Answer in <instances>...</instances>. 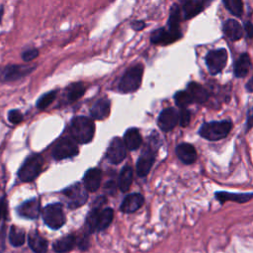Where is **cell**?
I'll use <instances>...</instances> for the list:
<instances>
[{
    "mask_svg": "<svg viewBox=\"0 0 253 253\" xmlns=\"http://www.w3.org/2000/svg\"><path fill=\"white\" fill-rule=\"evenodd\" d=\"M114 218V211L111 208L101 209V207L93 206L85 220L86 234L105 230Z\"/></svg>",
    "mask_w": 253,
    "mask_h": 253,
    "instance_id": "obj_1",
    "label": "cell"
},
{
    "mask_svg": "<svg viewBox=\"0 0 253 253\" xmlns=\"http://www.w3.org/2000/svg\"><path fill=\"white\" fill-rule=\"evenodd\" d=\"M71 138L80 144L90 142L95 133L94 122L87 117H75L70 123Z\"/></svg>",
    "mask_w": 253,
    "mask_h": 253,
    "instance_id": "obj_2",
    "label": "cell"
},
{
    "mask_svg": "<svg viewBox=\"0 0 253 253\" xmlns=\"http://www.w3.org/2000/svg\"><path fill=\"white\" fill-rule=\"evenodd\" d=\"M232 128L231 121H217L204 123L199 129V134L211 141H216L221 138H224Z\"/></svg>",
    "mask_w": 253,
    "mask_h": 253,
    "instance_id": "obj_3",
    "label": "cell"
},
{
    "mask_svg": "<svg viewBox=\"0 0 253 253\" xmlns=\"http://www.w3.org/2000/svg\"><path fill=\"white\" fill-rule=\"evenodd\" d=\"M157 142V139L150 137L148 138L147 143L144 145L143 150L136 162V173L139 177H145L149 173L155 160V154L158 148Z\"/></svg>",
    "mask_w": 253,
    "mask_h": 253,
    "instance_id": "obj_4",
    "label": "cell"
},
{
    "mask_svg": "<svg viewBox=\"0 0 253 253\" xmlns=\"http://www.w3.org/2000/svg\"><path fill=\"white\" fill-rule=\"evenodd\" d=\"M143 66L136 64L129 67L121 78L118 89L122 93H131L138 89L141 84Z\"/></svg>",
    "mask_w": 253,
    "mask_h": 253,
    "instance_id": "obj_5",
    "label": "cell"
},
{
    "mask_svg": "<svg viewBox=\"0 0 253 253\" xmlns=\"http://www.w3.org/2000/svg\"><path fill=\"white\" fill-rule=\"evenodd\" d=\"M43 158L40 154H32L26 158L18 171V177L22 182H32L42 171Z\"/></svg>",
    "mask_w": 253,
    "mask_h": 253,
    "instance_id": "obj_6",
    "label": "cell"
},
{
    "mask_svg": "<svg viewBox=\"0 0 253 253\" xmlns=\"http://www.w3.org/2000/svg\"><path fill=\"white\" fill-rule=\"evenodd\" d=\"M42 216L45 225L51 229H59L66 221L65 213L59 203L49 204L45 206L42 211Z\"/></svg>",
    "mask_w": 253,
    "mask_h": 253,
    "instance_id": "obj_7",
    "label": "cell"
},
{
    "mask_svg": "<svg viewBox=\"0 0 253 253\" xmlns=\"http://www.w3.org/2000/svg\"><path fill=\"white\" fill-rule=\"evenodd\" d=\"M67 201V207L71 210L82 207L88 200V193L80 183H75L62 191Z\"/></svg>",
    "mask_w": 253,
    "mask_h": 253,
    "instance_id": "obj_8",
    "label": "cell"
},
{
    "mask_svg": "<svg viewBox=\"0 0 253 253\" xmlns=\"http://www.w3.org/2000/svg\"><path fill=\"white\" fill-rule=\"evenodd\" d=\"M36 65L32 64H8L0 69V81L10 82L19 80L30 74Z\"/></svg>",
    "mask_w": 253,
    "mask_h": 253,
    "instance_id": "obj_9",
    "label": "cell"
},
{
    "mask_svg": "<svg viewBox=\"0 0 253 253\" xmlns=\"http://www.w3.org/2000/svg\"><path fill=\"white\" fill-rule=\"evenodd\" d=\"M77 143L70 137H62L54 145L51 155L55 160L71 158L78 154Z\"/></svg>",
    "mask_w": 253,
    "mask_h": 253,
    "instance_id": "obj_10",
    "label": "cell"
},
{
    "mask_svg": "<svg viewBox=\"0 0 253 253\" xmlns=\"http://www.w3.org/2000/svg\"><path fill=\"white\" fill-rule=\"evenodd\" d=\"M227 61V51L224 48H218L209 51L206 56V63L211 74L219 73Z\"/></svg>",
    "mask_w": 253,
    "mask_h": 253,
    "instance_id": "obj_11",
    "label": "cell"
},
{
    "mask_svg": "<svg viewBox=\"0 0 253 253\" xmlns=\"http://www.w3.org/2000/svg\"><path fill=\"white\" fill-rule=\"evenodd\" d=\"M126 151L123 140L119 137H115L109 144L106 152L107 159L112 164L121 163L126 157Z\"/></svg>",
    "mask_w": 253,
    "mask_h": 253,
    "instance_id": "obj_12",
    "label": "cell"
},
{
    "mask_svg": "<svg viewBox=\"0 0 253 253\" xmlns=\"http://www.w3.org/2000/svg\"><path fill=\"white\" fill-rule=\"evenodd\" d=\"M182 37V33H173L166 28H160L152 32L150 42L154 44H169Z\"/></svg>",
    "mask_w": 253,
    "mask_h": 253,
    "instance_id": "obj_13",
    "label": "cell"
},
{
    "mask_svg": "<svg viewBox=\"0 0 253 253\" xmlns=\"http://www.w3.org/2000/svg\"><path fill=\"white\" fill-rule=\"evenodd\" d=\"M41 204L40 201L36 198L25 201L17 208V213L28 219H35L40 215Z\"/></svg>",
    "mask_w": 253,
    "mask_h": 253,
    "instance_id": "obj_14",
    "label": "cell"
},
{
    "mask_svg": "<svg viewBox=\"0 0 253 253\" xmlns=\"http://www.w3.org/2000/svg\"><path fill=\"white\" fill-rule=\"evenodd\" d=\"M178 123V112L174 108L164 109L158 116L157 124L163 131H169L175 127Z\"/></svg>",
    "mask_w": 253,
    "mask_h": 253,
    "instance_id": "obj_15",
    "label": "cell"
},
{
    "mask_svg": "<svg viewBox=\"0 0 253 253\" xmlns=\"http://www.w3.org/2000/svg\"><path fill=\"white\" fill-rule=\"evenodd\" d=\"M102 180V171L98 168H91L85 172L83 177V187L88 192H96Z\"/></svg>",
    "mask_w": 253,
    "mask_h": 253,
    "instance_id": "obj_16",
    "label": "cell"
},
{
    "mask_svg": "<svg viewBox=\"0 0 253 253\" xmlns=\"http://www.w3.org/2000/svg\"><path fill=\"white\" fill-rule=\"evenodd\" d=\"M78 245V235L67 234L52 243V249L56 253H66Z\"/></svg>",
    "mask_w": 253,
    "mask_h": 253,
    "instance_id": "obj_17",
    "label": "cell"
},
{
    "mask_svg": "<svg viewBox=\"0 0 253 253\" xmlns=\"http://www.w3.org/2000/svg\"><path fill=\"white\" fill-rule=\"evenodd\" d=\"M143 204V197L139 193H132L125 197L121 204L120 210L126 213L136 211Z\"/></svg>",
    "mask_w": 253,
    "mask_h": 253,
    "instance_id": "obj_18",
    "label": "cell"
},
{
    "mask_svg": "<svg viewBox=\"0 0 253 253\" xmlns=\"http://www.w3.org/2000/svg\"><path fill=\"white\" fill-rule=\"evenodd\" d=\"M28 245L34 253H45L47 251L48 242L38 230H32L28 234Z\"/></svg>",
    "mask_w": 253,
    "mask_h": 253,
    "instance_id": "obj_19",
    "label": "cell"
},
{
    "mask_svg": "<svg viewBox=\"0 0 253 253\" xmlns=\"http://www.w3.org/2000/svg\"><path fill=\"white\" fill-rule=\"evenodd\" d=\"M176 155L178 158L187 165L193 164L197 160V151L195 147L190 143H180L176 147Z\"/></svg>",
    "mask_w": 253,
    "mask_h": 253,
    "instance_id": "obj_20",
    "label": "cell"
},
{
    "mask_svg": "<svg viewBox=\"0 0 253 253\" xmlns=\"http://www.w3.org/2000/svg\"><path fill=\"white\" fill-rule=\"evenodd\" d=\"M111 102L107 98H101L97 100L90 109L91 117L95 120H104L110 114Z\"/></svg>",
    "mask_w": 253,
    "mask_h": 253,
    "instance_id": "obj_21",
    "label": "cell"
},
{
    "mask_svg": "<svg viewBox=\"0 0 253 253\" xmlns=\"http://www.w3.org/2000/svg\"><path fill=\"white\" fill-rule=\"evenodd\" d=\"M186 91L190 94L191 98L193 99V102H196L199 104L206 103L210 97L208 90L197 82L189 83Z\"/></svg>",
    "mask_w": 253,
    "mask_h": 253,
    "instance_id": "obj_22",
    "label": "cell"
},
{
    "mask_svg": "<svg viewBox=\"0 0 253 253\" xmlns=\"http://www.w3.org/2000/svg\"><path fill=\"white\" fill-rule=\"evenodd\" d=\"M124 144L128 150H136L142 143L141 135L136 127H129L124 135Z\"/></svg>",
    "mask_w": 253,
    "mask_h": 253,
    "instance_id": "obj_23",
    "label": "cell"
},
{
    "mask_svg": "<svg viewBox=\"0 0 253 253\" xmlns=\"http://www.w3.org/2000/svg\"><path fill=\"white\" fill-rule=\"evenodd\" d=\"M224 35L231 41H238L243 37V29L241 25L234 19H228L223 24Z\"/></svg>",
    "mask_w": 253,
    "mask_h": 253,
    "instance_id": "obj_24",
    "label": "cell"
},
{
    "mask_svg": "<svg viewBox=\"0 0 253 253\" xmlns=\"http://www.w3.org/2000/svg\"><path fill=\"white\" fill-rule=\"evenodd\" d=\"M207 3L205 1H184L182 3V14L184 20H189L201 13L205 5Z\"/></svg>",
    "mask_w": 253,
    "mask_h": 253,
    "instance_id": "obj_25",
    "label": "cell"
},
{
    "mask_svg": "<svg viewBox=\"0 0 253 253\" xmlns=\"http://www.w3.org/2000/svg\"><path fill=\"white\" fill-rule=\"evenodd\" d=\"M215 198L220 204H224L227 201L243 204L252 199V193L236 194V193H228V192H216Z\"/></svg>",
    "mask_w": 253,
    "mask_h": 253,
    "instance_id": "obj_26",
    "label": "cell"
},
{
    "mask_svg": "<svg viewBox=\"0 0 253 253\" xmlns=\"http://www.w3.org/2000/svg\"><path fill=\"white\" fill-rule=\"evenodd\" d=\"M251 67V59L248 53H241L234 63V75L238 78L245 77Z\"/></svg>",
    "mask_w": 253,
    "mask_h": 253,
    "instance_id": "obj_27",
    "label": "cell"
},
{
    "mask_svg": "<svg viewBox=\"0 0 253 253\" xmlns=\"http://www.w3.org/2000/svg\"><path fill=\"white\" fill-rule=\"evenodd\" d=\"M132 177H133V170L131 166L125 165L119 174L118 186L122 192L126 193L129 190V187L132 183Z\"/></svg>",
    "mask_w": 253,
    "mask_h": 253,
    "instance_id": "obj_28",
    "label": "cell"
},
{
    "mask_svg": "<svg viewBox=\"0 0 253 253\" xmlns=\"http://www.w3.org/2000/svg\"><path fill=\"white\" fill-rule=\"evenodd\" d=\"M9 242L13 247H21L26 242V232L23 228L11 225L8 233Z\"/></svg>",
    "mask_w": 253,
    "mask_h": 253,
    "instance_id": "obj_29",
    "label": "cell"
},
{
    "mask_svg": "<svg viewBox=\"0 0 253 253\" xmlns=\"http://www.w3.org/2000/svg\"><path fill=\"white\" fill-rule=\"evenodd\" d=\"M180 20H181V10L177 4H174L172 5L170 10L167 29L173 33H181L180 26H179Z\"/></svg>",
    "mask_w": 253,
    "mask_h": 253,
    "instance_id": "obj_30",
    "label": "cell"
},
{
    "mask_svg": "<svg viewBox=\"0 0 253 253\" xmlns=\"http://www.w3.org/2000/svg\"><path fill=\"white\" fill-rule=\"evenodd\" d=\"M85 92V86L82 82H76V83H72L70 84L65 91V96L66 99L69 103L75 102L76 100H78L79 98L82 97V95Z\"/></svg>",
    "mask_w": 253,
    "mask_h": 253,
    "instance_id": "obj_31",
    "label": "cell"
},
{
    "mask_svg": "<svg viewBox=\"0 0 253 253\" xmlns=\"http://www.w3.org/2000/svg\"><path fill=\"white\" fill-rule=\"evenodd\" d=\"M223 5L234 16H241L243 12V3L240 0H224Z\"/></svg>",
    "mask_w": 253,
    "mask_h": 253,
    "instance_id": "obj_32",
    "label": "cell"
},
{
    "mask_svg": "<svg viewBox=\"0 0 253 253\" xmlns=\"http://www.w3.org/2000/svg\"><path fill=\"white\" fill-rule=\"evenodd\" d=\"M56 93L57 92L53 90V91H49V92L42 95L37 101V108L40 110H44L45 108H47L55 99Z\"/></svg>",
    "mask_w": 253,
    "mask_h": 253,
    "instance_id": "obj_33",
    "label": "cell"
},
{
    "mask_svg": "<svg viewBox=\"0 0 253 253\" xmlns=\"http://www.w3.org/2000/svg\"><path fill=\"white\" fill-rule=\"evenodd\" d=\"M174 99H175L176 105L178 107H180L181 109L187 108V106H189L192 103H194L193 99L191 98L190 94L187 91H179V92H177L175 94V96H174Z\"/></svg>",
    "mask_w": 253,
    "mask_h": 253,
    "instance_id": "obj_34",
    "label": "cell"
},
{
    "mask_svg": "<svg viewBox=\"0 0 253 253\" xmlns=\"http://www.w3.org/2000/svg\"><path fill=\"white\" fill-rule=\"evenodd\" d=\"M190 120H191V114L187 108L181 109L180 112H178V122L181 126L186 127L190 124Z\"/></svg>",
    "mask_w": 253,
    "mask_h": 253,
    "instance_id": "obj_35",
    "label": "cell"
},
{
    "mask_svg": "<svg viewBox=\"0 0 253 253\" xmlns=\"http://www.w3.org/2000/svg\"><path fill=\"white\" fill-rule=\"evenodd\" d=\"M8 121L13 125H17L23 121V115L19 110H11L8 113Z\"/></svg>",
    "mask_w": 253,
    "mask_h": 253,
    "instance_id": "obj_36",
    "label": "cell"
},
{
    "mask_svg": "<svg viewBox=\"0 0 253 253\" xmlns=\"http://www.w3.org/2000/svg\"><path fill=\"white\" fill-rule=\"evenodd\" d=\"M38 55H39V50L37 48H28L22 52V58L26 62L32 61Z\"/></svg>",
    "mask_w": 253,
    "mask_h": 253,
    "instance_id": "obj_37",
    "label": "cell"
},
{
    "mask_svg": "<svg viewBox=\"0 0 253 253\" xmlns=\"http://www.w3.org/2000/svg\"><path fill=\"white\" fill-rule=\"evenodd\" d=\"M7 216V202L4 197L0 198V222L5 220Z\"/></svg>",
    "mask_w": 253,
    "mask_h": 253,
    "instance_id": "obj_38",
    "label": "cell"
},
{
    "mask_svg": "<svg viewBox=\"0 0 253 253\" xmlns=\"http://www.w3.org/2000/svg\"><path fill=\"white\" fill-rule=\"evenodd\" d=\"M5 237H6L5 224H2L0 228V253H3L5 251Z\"/></svg>",
    "mask_w": 253,
    "mask_h": 253,
    "instance_id": "obj_39",
    "label": "cell"
},
{
    "mask_svg": "<svg viewBox=\"0 0 253 253\" xmlns=\"http://www.w3.org/2000/svg\"><path fill=\"white\" fill-rule=\"evenodd\" d=\"M144 27H145V23L143 21H133L131 23V28L134 29L135 31H140L144 29Z\"/></svg>",
    "mask_w": 253,
    "mask_h": 253,
    "instance_id": "obj_40",
    "label": "cell"
},
{
    "mask_svg": "<svg viewBox=\"0 0 253 253\" xmlns=\"http://www.w3.org/2000/svg\"><path fill=\"white\" fill-rule=\"evenodd\" d=\"M105 189H106V191H108L110 194H113V193L115 192V189H116V186H115L114 181H108L107 184L105 185Z\"/></svg>",
    "mask_w": 253,
    "mask_h": 253,
    "instance_id": "obj_41",
    "label": "cell"
},
{
    "mask_svg": "<svg viewBox=\"0 0 253 253\" xmlns=\"http://www.w3.org/2000/svg\"><path fill=\"white\" fill-rule=\"evenodd\" d=\"M245 32L247 33V36L249 39H252V32H253V28H252V24L250 21H248L245 24Z\"/></svg>",
    "mask_w": 253,
    "mask_h": 253,
    "instance_id": "obj_42",
    "label": "cell"
},
{
    "mask_svg": "<svg viewBox=\"0 0 253 253\" xmlns=\"http://www.w3.org/2000/svg\"><path fill=\"white\" fill-rule=\"evenodd\" d=\"M251 121H252V116H251V109H249L248 111V114H247V130H249L252 126V124H251Z\"/></svg>",
    "mask_w": 253,
    "mask_h": 253,
    "instance_id": "obj_43",
    "label": "cell"
},
{
    "mask_svg": "<svg viewBox=\"0 0 253 253\" xmlns=\"http://www.w3.org/2000/svg\"><path fill=\"white\" fill-rule=\"evenodd\" d=\"M245 87H246V89H247V91L248 92H252V79H250L248 82H247V84L245 85Z\"/></svg>",
    "mask_w": 253,
    "mask_h": 253,
    "instance_id": "obj_44",
    "label": "cell"
},
{
    "mask_svg": "<svg viewBox=\"0 0 253 253\" xmlns=\"http://www.w3.org/2000/svg\"><path fill=\"white\" fill-rule=\"evenodd\" d=\"M3 14H4V8H3V6H1V7H0V23H1V21H2Z\"/></svg>",
    "mask_w": 253,
    "mask_h": 253,
    "instance_id": "obj_45",
    "label": "cell"
}]
</instances>
